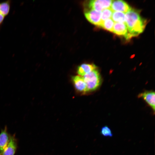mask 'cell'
Wrapping results in <instances>:
<instances>
[{
  "mask_svg": "<svg viewBox=\"0 0 155 155\" xmlns=\"http://www.w3.org/2000/svg\"><path fill=\"white\" fill-rule=\"evenodd\" d=\"M82 77L86 86L87 92L96 90L101 83V77L97 69Z\"/></svg>",
  "mask_w": 155,
  "mask_h": 155,
  "instance_id": "cell-2",
  "label": "cell"
},
{
  "mask_svg": "<svg viewBox=\"0 0 155 155\" xmlns=\"http://www.w3.org/2000/svg\"><path fill=\"white\" fill-rule=\"evenodd\" d=\"M113 11L110 8L105 9L101 11V19L102 21L110 18L112 16Z\"/></svg>",
  "mask_w": 155,
  "mask_h": 155,
  "instance_id": "cell-15",
  "label": "cell"
},
{
  "mask_svg": "<svg viewBox=\"0 0 155 155\" xmlns=\"http://www.w3.org/2000/svg\"><path fill=\"white\" fill-rule=\"evenodd\" d=\"M100 133L102 135L105 137H111L113 135L111 130L107 126L102 128Z\"/></svg>",
  "mask_w": 155,
  "mask_h": 155,
  "instance_id": "cell-16",
  "label": "cell"
},
{
  "mask_svg": "<svg viewBox=\"0 0 155 155\" xmlns=\"http://www.w3.org/2000/svg\"><path fill=\"white\" fill-rule=\"evenodd\" d=\"M72 79L75 88L78 91L82 93L87 92L86 86L82 76H73Z\"/></svg>",
  "mask_w": 155,
  "mask_h": 155,
  "instance_id": "cell-5",
  "label": "cell"
},
{
  "mask_svg": "<svg viewBox=\"0 0 155 155\" xmlns=\"http://www.w3.org/2000/svg\"><path fill=\"white\" fill-rule=\"evenodd\" d=\"M125 24L128 32L125 36L127 39L136 36L142 32L146 25V20L142 18L139 11L131 9L125 14Z\"/></svg>",
  "mask_w": 155,
  "mask_h": 155,
  "instance_id": "cell-1",
  "label": "cell"
},
{
  "mask_svg": "<svg viewBox=\"0 0 155 155\" xmlns=\"http://www.w3.org/2000/svg\"><path fill=\"white\" fill-rule=\"evenodd\" d=\"M97 68V67L94 64L84 63L78 67L77 72L79 75L83 76Z\"/></svg>",
  "mask_w": 155,
  "mask_h": 155,
  "instance_id": "cell-9",
  "label": "cell"
},
{
  "mask_svg": "<svg viewBox=\"0 0 155 155\" xmlns=\"http://www.w3.org/2000/svg\"><path fill=\"white\" fill-rule=\"evenodd\" d=\"M5 16L0 13V25L2 23L4 19Z\"/></svg>",
  "mask_w": 155,
  "mask_h": 155,
  "instance_id": "cell-17",
  "label": "cell"
},
{
  "mask_svg": "<svg viewBox=\"0 0 155 155\" xmlns=\"http://www.w3.org/2000/svg\"><path fill=\"white\" fill-rule=\"evenodd\" d=\"M114 23V22L111 18H109L102 22L99 26L112 32Z\"/></svg>",
  "mask_w": 155,
  "mask_h": 155,
  "instance_id": "cell-14",
  "label": "cell"
},
{
  "mask_svg": "<svg viewBox=\"0 0 155 155\" xmlns=\"http://www.w3.org/2000/svg\"><path fill=\"white\" fill-rule=\"evenodd\" d=\"M112 32L115 34L125 36L128 33L127 28L125 23L115 22L113 26Z\"/></svg>",
  "mask_w": 155,
  "mask_h": 155,
  "instance_id": "cell-10",
  "label": "cell"
},
{
  "mask_svg": "<svg viewBox=\"0 0 155 155\" xmlns=\"http://www.w3.org/2000/svg\"><path fill=\"white\" fill-rule=\"evenodd\" d=\"M110 8L113 11L126 13L131 9L127 3L122 0L113 1Z\"/></svg>",
  "mask_w": 155,
  "mask_h": 155,
  "instance_id": "cell-4",
  "label": "cell"
},
{
  "mask_svg": "<svg viewBox=\"0 0 155 155\" xmlns=\"http://www.w3.org/2000/svg\"><path fill=\"white\" fill-rule=\"evenodd\" d=\"M101 12L92 9L86 12L85 16L87 20L92 24L99 26L102 21Z\"/></svg>",
  "mask_w": 155,
  "mask_h": 155,
  "instance_id": "cell-3",
  "label": "cell"
},
{
  "mask_svg": "<svg viewBox=\"0 0 155 155\" xmlns=\"http://www.w3.org/2000/svg\"><path fill=\"white\" fill-rule=\"evenodd\" d=\"M17 147V142L15 135H10L9 142L1 155H14Z\"/></svg>",
  "mask_w": 155,
  "mask_h": 155,
  "instance_id": "cell-6",
  "label": "cell"
},
{
  "mask_svg": "<svg viewBox=\"0 0 155 155\" xmlns=\"http://www.w3.org/2000/svg\"><path fill=\"white\" fill-rule=\"evenodd\" d=\"M10 1L7 0L0 3V13L4 16L8 14L10 9Z\"/></svg>",
  "mask_w": 155,
  "mask_h": 155,
  "instance_id": "cell-12",
  "label": "cell"
},
{
  "mask_svg": "<svg viewBox=\"0 0 155 155\" xmlns=\"http://www.w3.org/2000/svg\"><path fill=\"white\" fill-rule=\"evenodd\" d=\"M139 97L143 98L155 111V92L152 91H145L139 94Z\"/></svg>",
  "mask_w": 155,
  "mask_h": 155,
  "instance_id": "cell-7",
  "label": "cell"
},
{
  "mask_svg": "<svg viewBox=\"0 0 155 155\" xmlns=\"http://www.w3.org/2000/svg\"><path fill=\"white\" fill-rule=\"evenodd\" d=\"M111 18L113 21L115 22L125 24V14L123 12L118 11H113Z\"/></svg>",
  "mask_w": 155,
  "mask_h": 155,
  "instance_id": "cell-11",
  "label": "cell"
},
{
  "mask_svg": "<svg viewBox=\"0 0 155 155\" xmlns=\"http://www.w3.org/2000/svg\"><path fill=\"white\" fill-rule=\"evenodd\" d=\"M7 126L2 130L0 134V155H1L9 142L10 136L7 132Z\"/></svg>",
  "mask_w": 155,
  "mask_h": 155,
  "instance_id": "cell-8",
  "label": "cell"
},
{
  "mask_svg": "<svg viewBox=\"0 0 155 155\" xmlns=\"http://www.w3.org/2000/svg\"><path fill=\"white\" fill-rule=\"evenodd\" d=\"M89 6L91 9L101 12L104 9L101 0H93L90 1L89 3Z\"/></svg>",
  "mask_w": 155,
  "mask_h": 155,
  "instance_id": "cell-13",
  "label": "cell"
}]
</instances>
